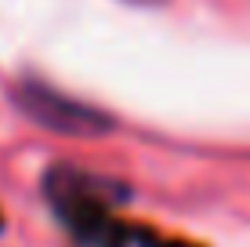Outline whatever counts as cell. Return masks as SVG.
<instances>
[{"label": "cell", "instance_id": "obj_2", "mask_svg": "<svg viewBox=\"0 0 250 247\" xmlns=\"http://www.w3.org/2000/svg\"><path fill=\"white\" fill-rule=\"evenodd\" d=\"M127 4H138V7H156V4H163V0H127Z\"/></svg>", "mask_w": 250, "mask_h": 247}, {"label": "cell", "instance_id": "obj_1", "mask_svg": "<svg viewBox=\"0 0 250 247\" xmlns=\"http://www.w3.org/2000/svg\"><path fill=\"white\" fill-rule=\"evenodd\" d=\"M11 98L37 127H47L55 135H69V138H102L116 127L113 116L102 113L98 106L76 102L40 80H19L11 88Z\"/></svg>", "mask_w": 250, "mask_h": 247}]
</instances>
